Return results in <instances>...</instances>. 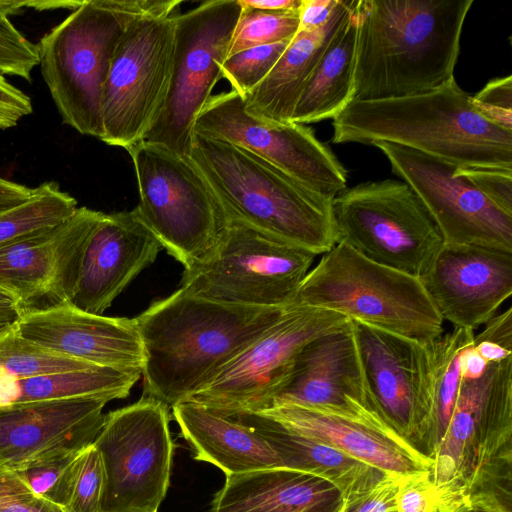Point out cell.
<instances>
[{"label":"cell","instance_id":"16","mask_svg":"<svg viewBox=\"0 0 512 512\" xmlns=\"http://www.w3.org/2000/svg\"><path fill=\"white\" fill-rule=\"evenodd\" d=\"M508 454H512V357L488 363L478 378H461L428 474L437 486L456 483L466 488L479 467Z\"/></svg>","mask_w":512,"mask_h":512},{"label":"cell","instance_id":"3","mask_svg":"<svg viewBox=\"0 0 512 512\" xmlns=\"http://www.w3.org/2000/svg\"><path fill=\"white\" fill-rule=\"evenodd\" d=\"M455 77L423 93L352 100L333 118V143L398 144L456 167L512 170V131L483 118Z\"/></svg>","mask_w":512,"mask_h":512},{"label":"cell","instance_id":"37","mask_svg":"<svg viewBox=\"0 0 512 512\" xmlns=\"http://www.w3.org/2000/svg\"><path fill=\"white\" fill-rule=\"evenodd\" d=\"M512 455L494 458L479 467L467 483L472 512L512 511Z\"/></svg>","mask_w":512,"mask_h":512},{"label":"cell","instance_id":"30","mask_svg":"<svg viewBox=\"0 0 512 512\" xmlns=\"http://www.w3.org/2000/svg\"><path fill=\"white\" fill-rule=\"evenodd\" d=\"M141 375V369L93 366L1 381L0 408L78 397L123 399Z\"/></svg>","mask_w":512,"mask_h":512},{"label":"cell","instance_id":"24","mask_svg":"<svg viewBox=\"0 0 512 512\" xmlns=\"http://www.w3.org/2000/svg\"><path fill=\"white\" fill-rule=\"evenodd\" d=\"M259 413L385 473L406 476L428 471L432 464L431 457L384 424L296 404H279Z\"/></svg>","mask_w":512,"mask_h":512},{"label":"cell","instance_id":"47","mask_svg":"<svg viewBox=\"0 0 512 512\" xmlns=\"http://www.w3.org/2000/svg\"><path fill=\"white\" fill-rule=\"evenodd\" d=\"M337 0H302L299 9V30H314L330 18Z\"/></svg>","mask_w":512,"mask_h":512},{"label":"cell","instance_id":"1","mask_svg":"<svg viewBox=\"0 0 512 512\" xmlns=\"http://www.w3.org/2000/svg\"><path fill=\"white\" fill-rule=\"evenodd\" d=\"M287 308L227 304L181 287L154 301L135 318L144 351L143 395L169 408L189 400L271 328Z\"/></svg>","mask_w":512,"mask_h":512},{"label":"cell","instance_id":"36","mask_svg":"<svg viewBox=\"0 0 512 512\" xmlns=\"http://www.w3.org/2000/svg\"><path fill=\"white\" fill-rule=\"evenodd\" d=\"M242 7L228 56L256 46L290 42L299 30V12H275L243 5Z\"/></svg>","mask_w":512,"mask_h":512},{"label":"cell","instance_id":"19","mask_svg":"<svg viewBox=\"0 0 512 512\" xmlns=\"http://www.w3.org/2000/svg\"><path fill=\"white\" fill-rule=\"evenodd\" d=\"M101 214L78 207L60 224L0 246V286L23 311L71 300L83 242Z\"/></svg>","mask_w":512,"mask_h":512},{"label":"cell","instance_id":"26","mask_svg":"<svg viewBox=\"0 0 512 512\" xmlns=\"http://www.w3.org/2000/svg\"><path fill=\"white\" fill-rule=\"evenodd\" d=\"M356 0H337L321 27L298 30L272 70L243 96L245 111L272 122H291L296 103L334 35L347 21Z\"/></svg>","mask_w":512,"mask_h":512},{"label":"cell","instance_id":"35","mask_svg":"<svg viewBox=\"0 0 512 512\" xmlns=\"http://www.w3.org/2000/svg\"><path fill=\"white\" fill-rule=\"evenodd\" d=\"M397 512H472L465 487L435 485L423 471L402 476L396 495Z\"/></svg>","mask_w":512,"mask_h":512},{"label":"cell","instance_id":"8","mask_svg":"<svg viewBox=\"0 0 512 512\" xmlns=\"http://www.w3.org/2000/svg\"><path fill=\"white\" fill-rule=\"evenodd\" d=\"M335 242L381 265L420 278L444 245L415 192L403 181H369L331 201Z\"/></svg>","mask_w":512,"mask_h":512},{"label":"cell","instance_id":"18","mask_svg":"<svg viewBox=\"0 0 512 512\" xmlns=\"http://www.w3.org/2000/svg\"><path fill=\"white\" fill-rule=\"evenodd\" d=\"M108 399L78 397L0 408V469L67 460L94 443Z\"/></svg>","mask_w":512,"mask_h":512},{"label":"cell","instance_id":"4","mask_svg":"<svg viewBox=\"0 0 512 512\" xmlns=\"http://www.w3.org/2000/svg\"><path fill=\"white\" fill-rule=\"evenodd\" d=\"M190 158L237 222L315 255L335 244L331 201L254 153L194 134Z\"/></svg>","mask_w":512,"mask_h":512},{"label":"cell","instance_id":"22","mask_svg":"<svg viewBox=\"0 0 512 512\" xmlns=\"http://www.w3.org/2000/svg\"><path fill=\"white\" fill-rule=\"evenodd\" d=\"M279 404L319 408L387 425L368 394L351 320L346 327L302 347L271 407Z\"/></svg>","mask_w":512,"mask_h":512},{"label":"cell","instance_id":"48","mask_svg":"<svg viewBox=\"0 0 512 512\" xmlns=\"http://www.w3.org/2000/svg\"><path fill=\"white\" fill-rule=\"evenodd\" d=\"M487 365L486 360L480 356L472 344L466 347L460 355V376L464 379L478 378L484 373Z\"/></svg>","mask_w":512,"mask_h":512},{"label":"cell","instance_id":"5","mask_svg":"<svg viewBox=\"0 0 512 512\" xmlns=\"http://www.w3.org/2000/svg\"><path fill=\"white\" fill-rule=\"evenodd\" d=\"M178 0H85L37 43L45 84L63 123L101 139L102 100L116 48L135 21L170 16Z\"/></svg>","mask_w":512,"mask_h":512},{"label":"cell","instance_id":"13","mask_svg":"<svg viewBox=\"0 0 512 512\" xmlns=\"http://www.w3.org/2000/svg\"><path fill=\"white\" fill-rule=\"evenodd\" d=\"M349 323L330 310L288 307L271 328L187 401L226 415L266 410L286 384L302 347Z\"/></svg>","mask_w":512,"mask_h":512},{"label":"cell","instance_id":"29","mask_svg":"<svg viewBox=\"0 0 512 512\" xmlns=\"http://www.w3.org/2000/svg\"><path fill=\"white\" fill-rule=\"evenodd\" d=\"M355 46L356 21L353 9L307 81L291 122L306 125L333 119L352 101Z\"/></svg>","mask_w":512,"mask_h":512},{"label":"cell","instance_id":"44","mask_svg":"<svg viewBox=\"0 0 512 512\" xmlns=\"http://www.w3.org/2000/svg\"><path fill=\"white\" fill-rule=\"evenodd\" d=\"M71 458L16 473H18V475L36 495L58 504L60 478L65 465Z\"/></svg>","mask_w":512,"mask_h":512},{"label":"cell","instance_id":"21","mask_svg":"<svg viewBox=\"0 0 512 512\" xmlns=\"http://www.w3.org/2000/svg\"><path fill=\"white\" fill-rule=\"evenodd\" d=\"M162 248L138 211L103 213L87 234L80 253L71 300L75 307L102 315Z\"/></svg>","mask_w":512,"mask_h":512},{"label":"cell","instance_id":"20","mask_svg":"<svg viewBox=\"0 0 512 512\" xmlns=\"http://www.w3.org/2000/svg\"><path fill=\"white\" fill-rule=\"evenodd\" d=\"M419 279L443 321L474 330L512 294V252L444 244Z\"/></svg>","mask_w":512,"mask_h":512},{"label":"cell","instance_id":"38","mask_svg":"<svg viewBox=\"0 0 512 512\" xmlns=\"http://www.w3.org/2000/svg\"><path fill=\"white\" fill-rule=\"evenodd\" d=\"M26 6V1H0V75L31 82L39 65L37 44L28 40L11 22L9 15Z\"/></svg>","mask_w":512,"mask_h":512},{"label":"cell","instance_id":"23","mask_svg":"<svg viewBox=\"0 0 512 512\" xmlns=\"http://www.w3.org/2000/svg\"><path fill=\"white\" fill-rule=\"evenodd\" d=\"M15 325L24 338L71 358L113 369L143 368L135 318L88 313L66 301L25 310Z\"/></svg>","mask_w":512,"mask_h":512},{"label":"cell","instance_id":"43","mask_svg":"<svg viewBox=\"0 0 512 512\" xmlns=\"http://www.w3.org/2000/svg\"><path fill=\"white\" fill-rule=\"evenodd\" d=\"M402 476L387 473L341 512H397L396 495Z\"/></svg>","mask_w":512,"mask_h":512},{"label":"cell","instance_id":"11","mask_svg":"<svg viewBox=\"0 0 512 512\" xmlns=\"http://www.w3.org/2000/svg\"><path fill=\"white\" fill-rule=\"evenodd\" d=\"M169 407L143 395L105 414L94 441L105 468L102 512H157L171 476Z\"/></svg>","mask_w":512,"mask_h":512},{"label":"cell","instance_id":"25","mask_svg":"<svg viewBox=\"0 0 512 512\" xmlns=\"http://www.w3.org/2000/svg\"><path fill=\"white\" fill-rule=\"evenodd\" d=\"M338 489L315 475L283 467L226 475L210 512H341Z\"/></svg>","mask_w":512,"mask_h":512},{"label":"cell","instance_id":"50","mask_svg":"<svg viewBox=\"0 0 512 512\" xmlns=\"http://www.w3.org/2000/svg\"><path fill=\"white\" fill-rule=\"evenodd\" d=\"M243 6L275 12H299L302 0H240Z\"/></svg>","mask_w":512,"mask_h":512},{"label":"cell","instance_id":"42","mask_svg":"<svg viewBox=\"0 0 512 512\" xmlns=\"http://www.w3.org/2000/svg\"><path fill=\"white\" fill-rule=\"evenodd\" d=\"M478 191L505 213L512 215V170L488 167H456Z\"/></svg>","mask_w":512,"mask_h":512},{"label":"cell","instance_id":"51","mask_svg":"<svg viewBox=\"0 0 512 512\" xmlns=\"http://www.w3.org/2000/svg\"><path fill=\"white\" fill-rule=\"evenodd\" d=\"M473 347L487 363L499 362L512 357V351L487 341H474Z\"/></svg>","mask_w":512,"mask_h":512},{"label":"cell","instance_id":"17","mask_svg":"<svg viewBox=\"0 0 512 512\" xmlns=\"http://www.w3.org/2000/svg\"><path fill=\"white\" fill-rule=\"evenodd\" d=\"M395 175L418 196L444 244L480 245L512 252V215L494 205L456 166L419 151L375 142Z\"/></svg>","mask_w":512,"mask_h":512},{"label":"cell","instance_id":"7","mask_svg":"<svg viewBox=\"0 0 512 512\" xmlns=\"http://www.w3.org/2000/svg\"><path fill=\"white\" fill-rule=\"evenodd\" d=\"M127 151L138 186L136 210L144 223L184 269L207 260L229 220L190 156L146 140Z\"/></svg>","mask_w":512,"mask_h":512},{"label":"cell","instance_id":"27","mask_svg":"<svg viewBox=\"0 0 512 512\" xmlns=\"http://www.w3.org/2000/svg\"><path fill=\"white\" fill-rule=\"evenodd\" d=\"M229 416L261 436L278 456L281 467L315 475L334 485L340 492L342 509L387 474L323 442L287 429L259 412Z\"/></svg>","mask_w":512,"mask_h":512},{"label":"cell","instance_id":"49","mask_svg":"<svg viewBox=\"0 0 512 512\" xmlns=\"http://www.w3.org/2000/svg\"><path fill=\"white\" fill-rule=\"evenodd\" d=\"M22 312L17 299L0 286V331L15 324Z\"/></svg>","mask_w":512,"mask_h":512},{"label":"cell","instance_id":"40","mask_svg":"<svg viewBox=\"0 0 512 512\" xmlns=\"http://www.w3.org/2000/svg\"><path fill=\"white\" fill-rule=\"evenodd\" d=\"M476 111L490 123L512 131V76L490 80L470 96Z\"/></svg>","mask_w":512,"mask_h":512},{"label":"cell","instance_id":"2","mask_svg":"<svg viewBox=\"0 0 512 512\" xmlns=\"http://www.w3.org/2000/svg\"><path fill=\"white\" fill-rule=\"evenodd\" d=\"M474 0H356L352 100L435 89L454 77Z\"/></svg>","mask_w":512,"mask_h":512},{"label":"cell","instance_id":"46","mask_svg":"<svg viewBox=\"0 0 512 512\" xmlns=\"http://www.w3.org/2000/svg\"><path fill=\"white\" fill-rule=\"evenodd\" d=\"M474 341H487L512 351V308H507L485 323V328Z\"/></svg>","mask_w":512,"mask_h":512},{"label":"cell","instance_id":"9","mask_svg":"<svg viewBox=\"0 0 512 512\" xmlns=\"http://www.w3.org/2000/svg\"><path fill=\"white\" fill-rule=\"evenodd\" d=\"M316 256L229 221L214 253L184 269L181 288L227 304L287 308L292 306Z\"/></svg>","mask_w":512,"mask_h":512},{"label":"cell","instance_id":"41","mask_svg":"<svg viewBox=\"0 0 512 512\" xmlns=\"http://www.w3.org/2000/svg\"><path fill=\"white\" fill-rule=\"evenodd\" d=\"M0 512H67L36 495L16 472L0 469Z\"/></svg>","mask_w":512,"mask_h":512},{"label":"cell","instance_id":"6","mask_svg":"<svg viewBox=\"0 0 512 512\" xmlns=\"http://www.w3.org/2000/svg\"><path fill=\"white\" fill-rule=\"evenodd\" d=\"M292 306L330 310L418 342L443 334V319L419 278L337 243L301 283Z\"/></svg>","mask_w":512,"mask_h":512},{"label":"cell","instance_id":"31","mask_svg":"<svg viewBox=\"0 0 512 512\" xmlns=\"http://www.w3.org/2000/svg\"><path fill=\"white\" fill-rule=\"evenodd\" d=\"M474 330L454 329L430 342L433 366L432 411L428 435V456L432 458L447 430L461 381L459 359L473 344Z\"/></svg>","mask_w":512,"mask_h":512},{"label":"cell","instance_id":"14","mask_svg":"<svg viewBox=\"0 0 512 512\" xmlns=\"http://www.w3.org/2000/svg\"><path fill=\"white\" fill-rule=\"evenodd\" d=\"M194 134L242 147L327 199L347 188L345 168L311 128L254 117L233 90L211 97L196 119Z\"/></svg>","mask_w":512,"mask_h":512},{"label":"cell","instance_id":"34","mask_svg":"<svg viewBox=\"0 0 512 512\" xmlns=\"http://www.w3.org/2000/svg\"><path fill=\"white\" fill-rule=\"evenodd\" d=\"M104 490L103 459L98 448L91 444L65 465L58 504L67 512H102Z\"/></svg>","mask_w":512,"mask_h":512},{"label":"cell","instance_id":"45","mask_svg":"<svg viewBox=\"0 0 512 512\" xmlns=\"http://www.w3.org/2000/svg\"><path fill=\"white\" fill-rule=\"evenodd\" d=\"M32 112L30 97L0 75V129L16 126Z\"/></svg>","mask_w":512,"mask_h":512},{"label":"cell","instance_id":"32","mask_svg":"<svg viewBox=\"0 0 512 512\" xmlns=\"http://www.w3.org/2000/svg\"><path fill=\"white\" fill-rule=\"evenodd\" d=\"M77 208L76 199L57 182H44L32 189L26 201L0 214V246L56 226Z\"/></svg>","mask_w":512,"mask_h":512},{"label":"cell","instance_id":"12","mask_svg":"<svg viewBox=\"0 0 512 512\" xmlns=\"http://www.w3.org/2000/svg\"><path fill=\"white\" fill-rule=\"evenodd\" d=\"M174 34V14L145 17L128 27L104 87L101 141L127 150L158 120L170 86Z\"/></svg>","mask_w":512,"mask_h":512},{"label":"cell","instance_id":"10","mask_svg":"<svg viewBox=\"0 0 512 512\" xmlns=\"http://www.w3.org/2000/svg\"><path fill=\"white\" fill-rule=\"evenodd\" d=\"M240 0H210L174 14V52L164 108L144 140L190 156L196 119L212 97L242 12Z\"/></svg>","mask_w":512,"mask_h":512},{"label":"cell","instance_id":"28","mask_svg":"<svg viewBox=\"0 0 512 512\" xmlns=\"http://www.w3.org/2000/svg\"><path fill=\"white\" fill-rule=\"evenodd\" d=\"M172 412L195 459L215 465L225 475L281 467L268 443L234 417L192 401L174 405Z\"/></svg>","mask_w":512,"mask_h":512},{"label":"cell","instance_id":"15","mask_svg":"<svg viewBox=\"0 0 512 512\" xmlns=\"http://www.w3.org/2000/svg\"><path fill=\"white\" fill-rule=\"evenodd\" d=\"M351 327L374 408L389 427L428 456L433 379L430 342L354 320Z\"/></svg>","mask_w":512,"mask_h":512},{"label":"cell","instance_id":"39","mask_svg":"<svg viewBox=\"0 0 512 512\" xmlns=\"http://www.w3.org/2000/svg\"><path fill=\"white\" fill-rule=\"evenodd\" d=\"M290 42L248 48L226 58L221 76L242 97L252 91L272 70Z\"/></svg>","mask_w":512,"mask_h":512},{"label":"cell","instance_id":"33","mask_svg":"<svg viewBox=\"0 0 512 512\" xmlns=\"http://www.w3.org/2000/svg\"><path fill=\"white\" fill-rule=\"evenodd\" d=\"M93 366L97 365L48 350L24 338L15 324L0 331V382Z\"/></svg>","mask_w":512,"mask_h":512}]
</instances>
